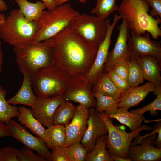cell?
<instances>
[{
  "instance_id": "1",
  "label": "cell",
  "mask_w": 161,
  "mask_h": 161,
  "mask_svg": "<svg viewBox=\"0 0 161 161\" xmlns=\"http://www.w3.org/2000/svg\"><path fill=\"white\" fill-rule=\"evenodd\" d=\"M52 38L55 65L70 76L84 75L89 69L98 47L90 45L68 27Z\"/></svg>"
},
{
  "instance_id": "2",
  "label": "cell",
  "mask_w": 161,
  "mask_h": 161,
  "mask_svg": "<svg viewBox=\"0 0 161 161\" xmlns=\"http://www.w3.org/2000/svg\"><path fill=\"white\" fill-rule=\"evenodd\" d=\"M149 7L145 0H121L117 11L126 22L131 35H144L148 32L153 39L158 40L161 36V18L150 16Z\"/></svg>"
},
{
  "instance_id": "3",
  "label": "cell",
  "mask_w": 161,
  "mask_h": 161,
  "mask_svg": "<svg viewBox=\"0 0 161 161\" xmlns=\"http://www.w3.org/2000/svg\"><path fill=\"white\" fill-rule=\"evenodd\" d=\"M53 44L51 38L42 41L15 46L13 47V51L16 62L32 74L41 69L54 65Z\"/></svg>"
},
{
  "instance_id": "4",
  "label": "cell",
  "mask_w": 161,
  "mask_h": 161,
  "mask_svg": "<svg viewBox=\"0 0 161 161\" xmlns=\"http://www.w3.org/2000/svg\"><path fill=\"white\" fill-rule=\"evenodd\" d=\"M39 29L37 22L27 20L19 8L14 9L0 27V38L13 47L31 43Z\"/></svg>"
},
{
  "instance_id": "5",
  "label": "cell",
  "mask_w": 161,
  "mask_h": 161,
  "mask_svg": "<svg viewBox=\"0 0 161 161\" xmlns=\"http://www.w3.org/2000/svg\"><path fill=\"white\" fill-rule=\"evenodd\" d=\"M70 77L55 64L41 69L32 74L33 91L39 97H50L64 94Z\"/></svg>"
},
{
  "instance_id": "6",
  "label": "cell",
  "mask_w": 161,
  "mask_h": 161,
  "mask_svg": "<svg viewBox=\"0 0 161 161\" xmlns=\"http://www.w3.org/2000/svg\"><path fill=\"white\" fill-rule=\"evenodd\" d=\"M79 13L70 3L59 5L52 10H44L37 21L39 29L33 42L52 38L67 27L72 18Z\"/></svg>"
},
{
  "instance_id": "7",
  "label": "cell",
  "mask_w": 161,
  "mask_h": 161,
  "mask_svg": "<svg viewBox=\"0 0 161 161\" xmlns=\"http://www.w3.org/2000/svg\"><path fill=\"white\" fill-rule=\"evenodd\" d=\"M110 24L109 19L103 20L94 15L79 13L68 27L91 45L98 47L105 39Z\"/></svg>"
},
{
  "instance_id": "8",
  "label": "cell",
  "mask_w": 161,
  "mask_h": 161,
  "mask_svg": "<svg viewBox=\"0 0 161 161\" xmlns=\"http://www.w3.org/2000/svg\"><path fill=\"white\" fill-rule=\"evenodd\" d=\"M97 113L107 129L106 146L111 155L127 158L128 149L132 140L139 135L141 131L151 130V127L143 125L134 131L127 132L120 126H114L103 112H97Z\"/></svg>"
},
{
  "instance_id": "9",
  "label": "cell",
  "mask_w": 161,
  "mask_h": 161,
  "mask_svg": "<svg viewBox=\"0 0 161 161\" xmlns=\"http://www.w3.org/2000/svg\"><path fill=\"white\" fill-rule=\"evenodd\" d=\"M158 134H161V121L153 127L152 131L135 138L128 149L127 158L131 161H156L161 158V148H157L154 141Z\"/></svg>"
},
{
  "instance_id": "10",
  "label": "cell",
  "mask_w": 161,
  "mask_h": 161,
  "mask_svg": "<svg viewBox=\"0 0 161 161\" xmlns=\"http://www.w3.org/2000/svg\"><path fill=\"white\" fill-rule=\"evenodd\" d=\"M92 87L84 75L70 76L64 94L66 100L78 103L88 109L95 108L96 100Z\"/></svg>"
},
{
  "instance_id": "11",
  "label": "cell",
  "mask_w": 161,
  "mask_h": 161,
  "mask_svg": "<svg viewBox=\"0 0 161 161\" xmlns=\"http://www.w3.org/2000/svg\"><path fill=\"white\" fill-rule=\"evenodd\" d=\"M121 17L115 13L113 21L109 25L106 36L98 46L94 61L89 69L84 75L92 86L103 72L111 43V37L113 30Z\"/></svg>"
},
{
  "instance_id": "12",
  "label": "cell",
  "mask_w": 161,
  "mask_h": 161,
  "mask_svg": "<svg viewBox=\"0 0 161 161\" xmlns=\"http://www.w3.org/2000/svg\"><path fill=\"white\" fill-rule=\"evenodd\" d=\"M128 50L130 60H136L139 56L151 55L161 63V45L155 40H151L150 34L143 36L130 35L128 42Z\"/></svg>"
},
{
  "instance_id": "13",
  "label": "cell",
  "mask_w": 161,
  "mask_h": 161,
  "mask_svg": "<svg viewBox=\"0 0 161 161\" xmlns=\"http://www.w3.org/2000/svg\"><path fill=\"white\" fill-rule=\"evenodd\" d=\"M7 125L12 136L25 146L36 151L47 161H51V152L43 140L34 136L14 120L11 119Z\"/></svg>"
},
{
  "instance_id": "14",
  "label": "cell",
  "mask_w": 161,
  "mask_h": 161,
  "mask_svg": "<svg viewBox=\"0 0 161 161\" xmlns=\"http://www.w3.org/2000/svg\"><path fill=\"white\" fill-rule=\"evenodd\" d=\"M65 100L64 94L50 97H37L35 103L31 107V113L44 126L48 128L53 124L56 109Z\"/></svg>"
},
{
  "instance_id": "15",
  "label": "cell",
  "mask_w": 161,
  "mask_h": 161,
  "mask_svg": "<svg viewBox=\"0 0 161 161\" xmlns=\"http://www.w3.org/2000/svg\"><path fill=\"white\" fill-rule=\"evenodd\" d=\"M86 130L80 142L88 153L92 150L97 139L107 135L108 130L103 119L93 108L89 109Z\"/></svg>"
},
{
  "instance_id": "16",
  "label": "cell",
  "mask_w": 161,
  "mask_h": 161,
  "mask_svg": "<svg viewBox=\"0 0 161 161\" xmlns=\"http://www.w3.org/2000/svg\"><path fill=\"white\" fill-rule=\"evenodd\" d=\"M89 109L79 104L76 106L74 115L66 127L67 137L66 147L76 141L80 142L86 130Z\"/></svg>"
},
{
  "instance_id": "17",
  "label": "cell",
  "mask_w": 161,
  "mask_h": 161,
  "mask_svg": "<svg viewBox=\"0 0 161 161\" xmlns=\"http://www.w3.org/2000/svg\"><path fill=\"white\" fill-rule=\"evenodd\" d=\"M117 29L119 33L114 47L109 52L103 71L111 69L117 61L129 54L127 42L130 35V30L124 19Z\"/></svg>"
},
{
  "instance_id": "18",
  "label": "cell",
  "mask_w": 161,
  "mask_h": 161,
  "mask_svg": "<svg viewBox=\"0 0 161 161\" xmlns=\"http://www.w3.org/2000/svg\"><path fill=\"white\" fill-rule=\"evenodd\" d=\"M23 78L21 86L17 93L7 100L9 104H23L31 107L36 102L37 97L35 95L32 84V74L23 66L18 65Z\"/></svg>"
},
{
  "instance_id": "19",
  "label": "cell",
  "mask_w": 161,
  "mask_h": 161,
  "mask_svg": "<svg viewBox=\"0 0 161 161\" xmlns=\"http://www.w3.org/2000/svg\"><path fill=\"white\" fill-rule=\"evenodd\" d=\"M136 60L141 68L144 80L152 83L155 86H161V63L158 59L147 55L139 56Z\"/></svg>"
},
{
  "instance_id": "20",
  "label": "cell",
  "mask_w": 161,
  "mask_h": 161,
  "mask_svg": "<svg viewBox=\"0 0 161 161\" xmlns=\"http://www.w3.org/2000/svg\"><path fill=\"white\" fill-rule=\"evenodd\" d=\"M155 87L152 83L148 81L142 86L130 88L120 99L117 107H123L128 110L138 105L149 92H154Z\"/></svg>"
},
{
  "instance_id": "21",
  "label": "cell",
  "mask_w": 161,
  "mask_h": 161,
  "mask_svg": "<svg viewBox=\"0 0 161 161\" xmlns=\"http://www.w3.org/2000/svg\"><path fill=\"white\" fill-rule=\"evenodd\" d=\"M19 114L18 120L23 125L27 127L37 137L43 140L49 148V142L46 129L32 114L30 109L22 106L18 107Z\"/></svg>"
},
{
  "instance_id": "22",
  "label": "cell",
  "mask_w": 161,
  "mask_h": 161,
  "mask_svg": "<svg viewBox=\"0 0 161 161\" xmlns=\"http://www.w3.org/2000/svg\"><path fill=\"white\" fill-rule=\"evenodd\" d=\"M123 107H118L114 113L107 116L109 118L117 119L121 124L129 128L131 131H134L139 128L145 120L143 115L129 112Z\"/></svg>"
},
{
  "instance_id": "23",
  "label": "cell",
  "mask_w": 161,
  "mask_h": 161,
  "mask_svg": "<svg viewBox=\"0 0 161 161\" xmlns=\"http://www.w3.org/2000/svg\"><path fill=\"white\" fill-rule=\"evenodd\" d=\"M93 92L120 99L123 95L109 78L106 72H103L93 85Z\"/></svg>"
},
{
  "instance_id": "24",
  "label": "cell",
  "mask_w": 161,
  "mask_h": 161,
  "mask_svg": "<svg viewBox=\"0 0 161 161\" xmlns=\"http://www.w3.org/2000/svg\"><path fill=\"white\" fill-rule=\"evenodd\" d=\"M14 0L18 5L25 18L30 21L37 22L46 8L45 4L40 1L32 3L27 0Z\"/></svg>"
},
{
  "instance_id": "25",
  "label": "cell",
  "mask_w": 161,
  "mask_h": 161,
  "mask_svg": "<svg viewBox=\"0 0 161 161\" xmlns=\"http://www.w3.org/2000/svg\"><path fill=\"white\" fill-rule=\"evenodd\" d=\"M76 106L70 101L65 100L56 109L54 115L53 124L66 126L70 122Z\"/></svg>"
},
{
  "instance_id": "26",
  "label": "cell",
  "mask_w": 161,
  "mask_h": 161,
  "mask_svg": "<svg viewBox=\"0 0 161 161\" xmlns=\"http://www.w3.org/2000/svg\"><path fill=\"white\" fill-rule=\"evenodd\" d=\"M106 135L98 137L93 149L87 153L86 161H114L106 149Z\"/></svg>"
},
{
  "instance_id": "27",
  "label": "cell",
  "mask_w": 161,
  "mask_h": 161,
  "mask_svg": "<svg viewBox=\"0 0 161 161\" xmlns=\"http://www.w3.org/2000/svg\"><path fill=\"white\" fill-rule=\"evenodd\" d=\"M93 94L96 99L95 110L97 112H103L108 116L117 111V104L120 101V99L97 92H93Z\"/></svg>"
},
{
  "instance_id": "28",
  "label": "cell",
  "mask_w": 161,
  "mask_h": 161,
  "mask_svg": "<svg viewBox=\"0 0 161 161\" xmlns=\"http://www.w3.org/2000/svg\"><path fill=\"white\" fill-rule=\"evenodd\" d=\"M6 91L0 86V121L8 125L12 118L17 117L18 107L10 105L5 99Z\"/></svg>"
},
{
  "instance_id": "29",
  "label": "cell",
  "mask_w": 161,
  "mask_h": 161,
  "mask_svg": "<svg viewBox=\"0 0 161 161\" xmlns=\"http://www.w3.org/2000/svg\"><path fill=\"white\" fill-rule=\"evenodd\" d=\"M46 130L49 142V148L51 149L54 145L66 147L67 137L65 126L53 124L47 128Z\"/></svg>"
},
{
  "instance_id": "30",
  "label": "cell",
  "mask_w": 161,
  "mask_h": 161,
  "mask_svg": "<svg viewBox=\"0 0 161 161\" xmlns=\"http://www.w3.org/2000/svg\"><path fill=\"white\" fill-rule=\"evenodd\" d=\"M95 6L91 10V14H95L99 18L105 20L112 13L117 11L119 6L116 3L117 0H96Z\"/></svg>"
},
{
  "instance_id": "31",
  "label": "cell",
  "mask_w": 161,
  "mask_h": 161,
  "mask_svg": "<svg viewBox=\"0 0 161 161\" xmlns=\"http://www.w3.org/2000/svg\"><path fill=\"white\" fill-rule=\"evenodd\" d=\"M154 94L156 96L155 99L150 104L140 108L130 111V112L143 115L147 111H149L152 116L157 115V110H161V86H155Z\"/></svg>"
},
{
  "instance_id": "32",
  "label": "cell",
  "mask_w": 161,
  "mask_h": 161,
  "mask_svg": "<svg viewBox=\"0 0 161 161\" xmlns=\"http://www.w3.org/2000/svg\"><path fill=\"white\" fill-rule=\"evenodd\" d=\"M142 71L136 60H130L127 82L130 88L138 86L144 81Z\"/></svg>"
},
{
  "instance_id": "33",
  "label": "cell",
  "mask_w": 161,
  "mask_h": 161,
  "mask_svg": "<svg viewBox=\"0 0 161 161\" xmlns=\"http://www.w3.org/2000/svg\"><path fill=\"white\" fill-rule=\"evenodd\" d=\"M65 151L69 161H86L88 153L80 141L75 142L65 147Z\"/></svg>"
},
{
  "instance_id": "34",
  "label": "cell",
  "mask_w": 161,
  "mask_h": 161,
  "mask_svg": "<svg viewBox=\"0 0 161 161\" xmlns=\"http://www.w3.org/2000/svg\"><path fill=\"white\" fill-rule=\"evenodd\" d=\"M130 61L129 57L128 54L117 61L111 68L116 73L127 81Z\"/></svg>"
},
{
  "instance_id": "35",
  "label": "cell",
  "mask_w": 161,
  "mask_h": 161,
  "mask_svg": "<svg viewBox=\"0 0 161 161\" xmlns=\"http://www.w3.org/2000/svg\"><path fill=\"white\" fill-rule=\"evenodd\" d=\"M106 72L117 88L124 95L130 88L127 81L116 73L111 69H106Z\"/></svg>"
},
{
  "instance_id": "36",
  "label": "cell",
  "mask_w": 161,
  "mask_h": 161,
  "mask_svg": "<svg viewBox=\"0 0 161 161\" xmlns=\"http://www.w3.org/2000/svg\"><path fill=\"white\" fill-rule=\"evenodd\" d=\"M33 150L25 146L19 150L18 155L19 161H47L43 157L36 154Z\"/></svg>"
},
{
  "instance_id": "37",
  "label": "cell",
  "mask_w": 161,
  "mask_h": 161,
  "mask_svg": "<svg viewBox=\"0 0 161 161\" xmlns=\"http://www.w3.org/2000/svg\"><path fill=\"white\" fill-rule=\"evenodd\" d=\"M19 150L15 147L7 146L0 149V161H19Z\"/></svg>"
},
{
  "instance_id": "38",
  "label": "cell",
  "mask_w": 161,
  "mask_h": 161,
  "mask_svg": "<svg viewBox=\"0 0 161 161\" xmlns=\"http://www.w3.org/2000/svg\"><path fill=\"white\" fill-rule=\"evenodd\" d=\"M51 149L52 161H69L65 151V147L54 145Z\"/></svg>"
},
{
  "instance_id": "39",
  "label": "cell",
  "mask_w": 161,
  "mask_h": 161,
  "mask_svg": "<svg viewBox=\"0 0 161 161\" xmlns=\"http://www.w3.org/2000/svg\"><path fill=\"white\" fill-rule=\"evenodd\" d=\"M152 7L149 11V14L151 17L154 18L158 16L161 18V0H145Z\"/></svg>"
},
{
  "instance_id": "40",
  "label": "cell",
  "mask_w": 161,
  "mask_h": 161,
  "mask_svg": "<svg viewBox=\"0 0 161 161\" xmlns=\"http://www.w3.org/2000/svg\"><path fill=\"white\" fill-rule=\"evenodd\" d=\"M11 136L8 125L0 121V137Z\"/></svg>"
},
{
  "instance_id": "41",
  "label": "cell",
  "mask_w": 161,
  "mask_h": 161,
  "mask_svg": "<svg viewBox=\"0 0 161 161\" xmlns=\"http://www.w3.org/2000/svg\"><path fill=\"white\" fill-rule=\"evenodd\" d=\"M46 5L48 10H52L55 7L54 4L53 0H40Z\"/></svg>"
},
{
  "instance_id": "42",
  "label": "cell",
  "mask_w": 161,
  "mask_h": 161,
  "mask_svg": "<svg viewBox=\"0 0 161 161\" xmlns=\"http://www.w3.org/2000/svg\"><path fill=\"white\" fill-rule=\"evenodd\" d=\"M70 0H53L54 4L55 7L59 5L65 3ZM82 4H85L87 2V0H77Z\"/></svg>"
},
{
  "instance_id": "43",
  "label": "cell",
  "mask_w": 161,
  "mask_h": 161,
  "mask_svg": "<svg viewBox=\"0 0 161 161\" xmlns=\"http://www.w3.org/2000/svg\"><path fill=\"white\" fill-rule=\"evenodd\" d=\"M2 43L0 38V75L2 72L3 53L2 49Z\"/></svg>"
},
{
  "instance_id": "44",
  "label": "cell",
  "mask_w": 161,
  "mask_h": 161,
  "mask_svg": "<svg viewBox=\"0 0 161 161\" xmlns=\"http://www.w3.org/2000/svg\"><path fill=\"white\" fill-rule=\"evenodd\" d=\"M113 161H131L128 158H123L114 155H111Z\"/></svg>"
},
{
  "instance_id": "45",
  "label": "cell",
  "mask_w": 161,
  "mask_h": 161,
  "mask_svg": "<svg viewBox=\"0 0 161 161\" xmlns=\"http://www.w3.org/2000/svg\"><path fill=\"white\" fill-rule=\"evenodd\" d=\"M7 10V6L3 0H0V12L6 11Z\"/></svg>"
},
{
  "instance_id": "46",
  "label": "cell",
  "mask_w": 161,
  "mask_h": 161,
  "mask_svg": "<svg viewBox=\"0 0 161 161\" xmlns=\"http://www.w3.org/2000/svg\"><path fill=\"white\" fill-rule=\"evenodd\" d=\"M6 18L5 15L0 12V27L4 23Z\"/></svg>"
}]
</instances>
